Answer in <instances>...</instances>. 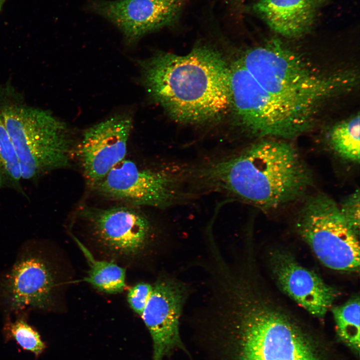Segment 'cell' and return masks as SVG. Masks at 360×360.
<instances>
[{
  "mask_svg": "<svg viewBox=\"0 0 360 360\" xmlns=\"http://www.w3.org/2000/svg\"><path fill=\"white\" fill-rule=\"evenodd\" d=\"M216 322L237 340V360H329L319 340L269 302L256 280L226 282L212 302Z\"/></svg>",
  "mask_w": 360,
  "mask_h": 360,
  "instance_id": "cell-1",
  "label": "cell"
},
{
  "mask_svg": "<svg viewBox=\"0 0 360 360\" xmlns=\"http://www.w3.org/2000/svg\"><path fill=\"white\" fill-rule=\"evenodd\" d=\"M197 184L222 192L264 210L275 209L304 195L311 172L287 142L264 140L217 158L196 169Z\"/></svg>",
  "mask_w": 360,
  "mask_h": 360,
  "instance_id": "cell-2",
  "label": "cell"
},
{
  "mask_svg": "<svg viewBox=\"0 0 360 360\" xmlns=\"http://www.w3.org/2000/svg\"><path fill=\"white\" fill-rule=\"evenodd\" d=\"M138 64L148 92L176 122H207L230 108V65L212 48L196 47L183 56L160 53Z\"/></svg>",
  "mask_w": 360,
  "mask_h": 360,
  "instance_id": "cell-3",
  "label": "cell"
},
{
  "mask_svg": "<svg viewBox=\"0 0 360 360\" xmlns=\"http://www.w3.org/2000/svg\"><path fill=\"white\" fill-rule=\"evenodd\" d=\"M240 60L264 89L314 116L321 104L356 84L351 72L321 74L276 40L247 50Z\"/></svg>",
  "mask_w": 360,
  "mask_h": 360,
  "instance_id": "cell-4",
  "label": "cell"
},
{
  "mask_svg": "<svg viewBox=\"0 0 360 360\" xmlns=\"http://www.w3.org/2000/svg\"><path fill=\"white\" fill-rule=\"evenodd\" d=\"M0 114L22 180H34L70 165L74 151L70 132L52 112L24 104L7 86L0 88Z\"/></svg>",
  "mask_w": 360,
  "mask_h": 360,
  "instance_id": "cell-5",
  "label": "cell"
},
{
  "mask_svg": "<svg viewBox=\"0 0 360 360\" xmlns=\"http://www.w3.org/2000/svg\"><path fill=\"white\" fill-rule=\"evenodd\" d=\"M230 93L238 124L252 136L292 138L312 126V115L264 89L240 59L230 65Z\"/></svg>",
  "mask_w": 360,
  "mask_h": 360,
  "instance_id": "cell-6",
  "label": "cell"
},
{
  "mask_svg": "<svg viewBox=\"0 0 360 360\" xmlns=\"http://www.w3.org/2000/svg\"><path fill=\"white\" fill-rule=\"evenodd\" d=\"M298 216V232L322 264L336 270L359 271V233L332 198L324 194L312 196Z\"/></svg>",
  "mask_w": 360,
  "mask_h": 360,
  "instance_id": "cell-7",
  "label": "cell"
},
{
  "mask_svg": "<svg viewBox=\"0 0 360 360\" xmlns=\"http://www.w3.org/2000/svg\"><path fill=\"white\" fill-rule=\"evenodd\" d=\"M56 272L44 242L25 244L0 278L2 308L14 313L52 309L57 287Z\"/></svg>",
  "mask_w": 360,
  "mask_h": 360,
  "instance_id": "cell-8",
  "label": "cell"
},
{
  "mask_svg": "<svg viewBox=\"0 0 360 360\" xmlns=\"http://www.w3.org/2000/svg\"><path fill=\"white\" fill-rule=\"evenodd\" d=\"M139 207L125 204L106 208L86 207L82 216L100 246L112 255L134 258L149 254L160 243L156 229Z\"/></svg>",
  "mask_w": 360,
  "mask_h": 360,
  "instance_id": "cell-9",
  "label": "cell"
},
{
  "mask_svg": "<svg viewBox=\"0 0 360 360\" xmlns=\"http://www.w3.org/2000/svg\"><path fill=\"white\" fill-rule=\"evenodd\" d=\"M180 180L168 168L124 158L92 188L101 196L125 204L164 208L180 196Z\"/></svg>",
  "mask_w": 360,
  "mask_h": 360,
  "instance_id": "cell-10",
  "label": "cell"
},
{
  "mask_svg": "<svg viewBox=\"0 0 360 360\" xmlns=\"http://www.w3.org/2000/svg\"><path fill=\"white\" fill-rule=\"evenodd\" d=\"M195 292L192 284L172 272L161 274L140 316L152 338V360H162L176 348H184L180 336V320Z\"/></svg>",
  "mask_w": 360,
  "mask_h": 360,
  "instance_id": "cell-11",
  "label": "cell"
},
{
  "mask_svg": "<svg viewBox=\"0 0 360 360\" xmlns=\"http://www.w3.org/2000/svg\"><path fill=\"white\" fill-rule=\"evenodd\" d=\"M132 127L131 117L120 114L84 132L77 153L84 176L91 187L125 158Z\"/></svg>",
  "mask_w": 360,
  "mask_h": 360,
  "instance_id": "cell-12",
  "label": "cell"
},
{
  "mask_svg": "<svg viewBox=\"0 0 360 360\" xmlns=\"http://www.w3.org/2000/svg\"><path fill=\"white\" fill-rule=\"evenodd\" d=\"M186 0H112L94 3L95 12L114 24L131 42L178 18Z\"/></svg>",
  "mask_w": 360,
  "mask_h": 360,
  "instance_id": "cell-13",
  "label": "cell"
},
{
  "mask_svg": "<svg viewBox=\"0 0 360 360\" xmlns=\"http://www.w3.org/2000/svg\"><path fill=\"white\" fill-rule=\"evenodd\" d=\"M269 260L280 289L310 314L323 318L336 298V290L284 250L272 252Z\"/></svg>",
  "mask_w": 360,
  "mask_h": 360,
  "instance_id": "cell-14",
  "label": "cell"
},
{
  "mask_svg": "<svg viewBox=\"0 0 360 360\" xmlns=\"http://www.w3.org/2000/svg\"><path fill=\"white\" fill-rule=\"evenodd\" d=\"M253 10L274 31L294 38L312 27L316 3L315 0H258Z\"/></svg>",
  "mask_w": 360,
  "mask_h": 360,
  "instance_id": "cell-15",
  "label": "cell"
},
{
  "mask_svg": "<svg viewBox=\"0 0 360 360\" xmlns=\"http://www.w3.org/2000/svg\"><path fill=\"white\" fill-rule=\"evenodd\" d=\"M88 260L90 268L83 280L100 292L108 294L122 292L126 287V270L112 261L96 260L91 253L74 238Z\"/></svg>",
  "mask_w": 360,
  "mask_h": 360,
  "instance_id": "cell-16",
  "label": "cell"
},
{
  "mask_svg": "<svg viewBox=\"0 0 360 360\" xmlns=\"http://www.w3.org/2000/svg\"><path fill=\"white\" fill-rule=\"evenodd\" d=\"M359 114L332 126L328 136L332 150L340 158L348 161L360 162Z\"/></svg>",
  "mask_w": 360,
  "mask_h": 360,
  "instance_id": "cell-17",
  "label": "cell"
},
{
  "mask_svg": "<svg viewBox=\"0 0 360 360\" xmlns=\"http://www.w3.org/2000/svg\"><path fill=\"white\" fill-rule=\"evenodd\" d=\"M360 298L354 297L332 308L336 332L340 340L356 354L360 352Z\"/></svg>",
  "mask_w": 360,
  "mask_h": 360,
  "instance_id": "cell-18",
  "label": "cell"
},
{
  "mask_svg": "<svg viewBox=\"0 0 360 360\" xmlns=\"http://www.w3.org/2000/svg\"><path fill=\"white\" fill-rule=\"evenodd\" d=\"M22 180L18 156L0 114V190H20Z\"/></svg>",
  "mask_w": 360,
  "mask_h": 360,
  "instance_id": "cell-19",
  "label": "cell"
},
{
  "mask_svg": "<svg viewBox=\"0 0 360 360\" xmlns=\"http://www.w3.org/2000/svg\"><path fill=\"white\" fill-rule=\"evenodd\" d=\"M5 332L9 338L14 340L24 350L38 356L44 350L46 346L39 333L23 318L14 321H8Z\"/></svg>",
  "mask_w": 360,
  "mask_h": 360,
  "instance_id": "cell-20",
  "label": "cell"
},
{
  "mask_svg": "<svg viewBox=\"0 0 360 360\" xmlns=\"http://www.w3.org/2000/svg\"><path fill=\"white\" fill-rule=\"evenodd\" d=\"M152 290V284L140 282L131 287L127 294V301L132 310L141 316Z\"/></svg>",
  "mask_w": 360,
  "mask_h": 360,
  "instance_id": "cell-21",
  "label": "cell"
},
{
  "mask_svg": "<svg viewBox=\"0 0 360 360\" xmlns=\"http://www.w3.org/2000/svg\"><path fill=\"white\" fill-rule=\"evenodd\" d=\"M340 211L350 226L359 233L360 192L356 190L342 200Z\"/></svg>",
  "mask_w": 360,
  "mask_h": 360,
  "instance_id": "cell-22",
  "label": "cell"
},
{
  "mask_svg": "<svg viewBox=\"0 0 360 360\" xmlns=\"http://www.w3.org/2000/svg\"><path fill=\"white\" fill-rule=\"evenodd\" d=\"M7 0H0V10Z\"/></svg>",
  "mask_w": 360,
  "mask_h": 360,
  "instance_id": "cell-23",
  "label": "cell"
}]
</instances>
